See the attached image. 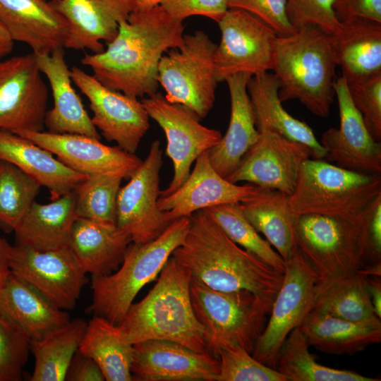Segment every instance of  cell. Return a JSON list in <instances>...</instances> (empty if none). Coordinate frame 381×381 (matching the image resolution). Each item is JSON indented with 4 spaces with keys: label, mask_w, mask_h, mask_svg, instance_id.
Returning <instances> with one entry per match:
<instances>
[{
    "label": "cell",
    "mask_w": 381,
    "mask_h": 381,
    "mask_svg": "<svg viewBox=\"0 0 381 381\" xmlns=\"http://www.w3.org/2000/svg\"><path fill=\"white\" fill-rule=\"evenodd\" d=\"M185 26L160 5L136 8L119 23L118 33L99 54H85L81 64L107 87L133 97L157 92L158 66L169 49L181 46Z\"/></svg>",
    "instance_id": "6da1fadb"
},
{
    "label": "cell",
    "mask_w": 381,
    "mask_h": 381,
    "mask_svg": "<svg viewBox=\"0 0 381 381\" xmlns=\"http://www.w3.org/2000/svg\"><path fill=\"white\" fill-rule=\"evenodd\" d=\"M190 217L186 235L171 256L192 279L218 291H249L271 308L283 273L232 241L202 210Z\"/></svg>",
    "instance_id": "7a4b0ae2"
},
{
    "label": "cell",
    "mask_w": 381,
    "mask_h": 381,
    "mask_svg": "<svg viewBox=\"0 0 381 381\" xmlns=\"http://www.w3.org/2000/svg\"><path fill=\"white\" fill-rule=\"evenodd\" d=\"M190 282L189 272L171 255L152 289L131 304L119 325L127 340L133 345L167 340L207 352L204 330L191 303Z\"/></svg>",
    "instance_id": "3957f363"
},
{
    "label": "cell",
    "mask_w": 381,
    "mask_h": 381,
    "mask_svg": "<svg viewBox=\"0 0 381 381\" xmlns=\"http://www.w3.org/2000/svg\"><path fill=\"white\" fill-rule=\"evenodd\" d=\"M336 66L330 35L318 27L276 38L272 71L282 102L298 99L313 114L327 117L335 97Z\"/></svg>",
    "instance_id": "277c9868"
},
{
    "label": "cell",
    "mask_w": 381,
    "mask_h": 381,
    "mask_svg": "<svg viewBox=\"0 0 381 381\" xmlns=\"http://www.w3.org/2000/svg\"><path fill=\"white\" fill-rule=\"evenodd\" d=\"M190 224V217H183L172 222L152 241L132 242L116 271L92 276V298L88 312L119 325L138 292L159 274L174 250L181 244Z\"/></svg>",
    "instance_id": "5b68a950"
},
{
    "label": "cell",
    "mask_w": 381,
    "mask_h": 381,
    "mask_svg": "<svg viewBox=\"0 0 381 381\" xmlns=\"http://www.w3.org/2000/svg\"><path fill=\"white\" fill-rule=\"evenodd\" d=\"M190 294L207 353L218 358L220 349L232 346L252 354L270 313L268 306L249 291H218L192 278Z\"/></svg>",
    "instance_id": "8992f818"
},
{
    "label": "cell",
    "mask_w": 381,
    "mask_h": 381,
    "mask_svg": "<svg viewBox=\"0 0 381 381\" xmlns=\"http://www.w3.org/2000/svg\"><path fill=\"white\" fill-rule=\"evenodd\" d=\"M380 194V174L351 171L309 158L301 166L289 203L297 216L353 217Z\"/></svg>",
    "instance_id": "52a82bcc"
},
{
    "label": "cell",
    "mask_w": 381,
    "mask_h": 381,
    "mask_svg": "<svg viewBox=\"0 0 381 381\" xmlns=\"http://www.w3.org/2000/svg\"><path fill=\"white\" fill-rule=\"evenodd\" d=\"M363 214V210L353 217H297L296 245L318 281L357 273L367 265Z\"/></svg>",
    "instance_id": "ba28073f"
},
{
    "label": "cell",
    "mask_w": 381,
    "mask_h": 381,
    "mask_svg": "<svg viewBox=\"0 0 381 381\" xmlns=\"http://www.w3.org/2000/svg\"><path fill=\"white\" fill-rule=\"evenodd\" d=\"M216 47L207 34L196 30L184 35L181 46L168 50L158 66L157 81L166 99L185 106L200 119L208 114L215 101Z\"/></svg>",
    "instance_id": "9c48e42d"
},
{
    "label": "cell",
    "mask_w": 381,
    "mask_h": 381,
    "mask_svg": "<svg viewBox=\"0 0 381 381\" xmlns=\"http://www.w3.org/2000/svg\"><path fill=\"white\" fill-rule=\"evenodd\" d=\"M318 282L313 269L296 246L285 261L282 283L272 303L270 319L251 354L256 360L274 368L284 341L313 308Z\"/></svg>",
    "instance_id": "30bf717a"
},
{
    "label": "cell",
    "mask_w": 381,
    "mask_h": 381,
    "mask_svg": "<svg viewBox=\"0 0 381 381\" xmlns=\"http://www.w3.org/2000/svg\"><path fill=\"white\" fill-rule=\"evenodd\" d=\"M217 24L221 31L214 54L217 83L238 73L253 76L272 70L277 35L269 25L235 8H229Z\"/></svg>",
    "instance_id": "8fae6325"
},
{
    "label": "cell",
    "mask_w": 381,
    "mask_h": 381,
    "mask_svg": "<svg viewBox=\"0 0 381 381\" xmlns=\"http://www.w3.org/2000/svg\"><path fill=\"white\" fill-rule=\"evenodd\" d=\"M140 100L149 117L163 130L167 139L166 155L173 163L172 179L167 188L160 191L159 196H165L184 183L196 159L215 146L222 135L218 130L202 125L201 119L193 111L169 102L160 92Z\"/></svg>",
    "instance_id": "7c38bea8"
},
{
    "label": "cell",
    "mask_w": 381,
    "mask_h": 381,
    "mask_svg": "<svg viewBox=\"0 0 381 381\" xmlns=\"http://www.w3.org/2000/svg\"><path fill=\"white\" fill-rule=\"evenodd\" d=\"M11 272L45 297L56 307L73 310L87 282L68 247L38 250L16 244L10 255Z\"/></svg>",
    "instance_id": "4fadbf2b"
},
{
    "label": "cell",
    "mask_w": 381,
    "mask_h": 381,
    "mask_svg": "<svg viewBox=\"0 0 381 381\" xmlns=\"http://www.w3.org/2000/svg\"><path fill=\"white\" fill-rule=\"evenodd\" d=\"M162 164L160 142L155 140L145 159L119 189L116 224L131 237L133 243L152 241L171 224L157 206Z\"/></svg>",
    "instance_id": "5bb4252c"
},
{
    "label": "cell",
    "mask_w": 381,
    "mask_h": 381,
    "mask_svg": "<svg viewBox=\"0 0 381 381\" xmlns=\"http://www.w3.org/2000/svg\"><path fill=\"white\" fill-rule=\"evenodd\" d=\"M70 75L89 100L92 122L102 136L135 154L150 127V117L141 100L107 87L76 66L71 68Z\"/></svg>",
    "instance_id": "9a60e30c"
},
{
    "label": "cell",
    "mask_w": 381,
    "mask_h": 381,
    "mask_svg": "<svg viewBox=\"0 0 381 381\" xmlns=\"http://www.w3.org/2000/svg\"><path fill=\"white\" fill-rule=\"evenodd\" d=\"M48 98L33 52L0 60V130L43 131Z\"/></svg>",
    "instance_id": "2e32d148"
},
{
    "label": "cell",
    "mask_w": 381,
    "mask_h": 381,
    "mask_svg": "<svg viewBox=\"0 0 381 381\" xmlns=\"http://www.w3.org/2000/svg\"><path fill=\"white\" fill-rule=\"evenodd\" d=\"M310 157V150L306 145L264 130L259 132L257 141L226 179L234 183L246 181L291 195L303 163Z\"/></svg>",
    "instance_id": "e0dca14e"
},
{
    "label": "cell",
    "mask_w": 381,
    "mask_h": 381,
    "mask_svg": "<svg viewBox=\"0 0 381 381\" xmlns=\"http://www.w3.org/2000/svg\"><path fill=\"white\" fill-rule=\"evenodd\" d=\"M339 111V128L323 133L320 144L325 158L339 167L365 174L381 173V146L368 131L354 106L346 79L336 78L334 84Z\"/></svg>",
    "instance_id": "ac0fdd59"
},
{
    "label": "cell",
    "mask_w": 381,
    "mask_h": 381,
    "mask_svg": "<svg viewBox=\"0 0 381 381\" xmlns=\"http://www.w3.org/2000/svg\"><path fill=\"white\" fill-rule=\"evenodd\" d=\"M48 150L70 169L85 175L108 174L128 179L142 161L119 146L85 135L49 131L14 132Z\"/></svg>",
    "instance_id": "d6986e66"
},
{
    "label": "cell",
    "mask_w": 381,
    "mask_h": 381,
    "mask_svg": "<svg viewBox=\"0 0 381 381\" xmlns=\"http://www.w3.org/2000/svg\"><path fill=\"white\" fill-rule=\"evenodd\" d=\"M219 359L167 340H147L133 344L131 371L133 380L217 381Z\"/></svg>",
    "instance_id": "ffe728a7"
},
{
    "label": "cell",
    "mask_w": 381,
    "mask_h": 381,
    "mask_svg": "<svg viewBox=\"0 0 381 381\" xmlns=\"http://www.w3.org/2000/svg\"><path fill=\"white\" fill-rule=\"evenodd\" d=\"M49 4L66 20L68 31L64 48L104 50L118 33L119 23L137 8L133 0H51Z\"/></svg>",
    "instance_id": "44dd1931"
},
{
    "label": "cell",
    "mask_w": 381,
    "mask_h": 381,
    "mask_svg": "<svg viewBox=\"0 0 381 381\" xmlns=\"http://www.w3.org/2000/svg\"><path fill=\"white\" fill-rule=\"evenodd\" d=\"M256 187L249 183L238 185L219 175L210 163L208 151H205L196 159L184 183L171 193L159 196L157 206L171 223L208 207L241 202L253 194Z\"/></svg>",
    "instance_id": "7402d4cb"
},
{
    "label": "cell",
    "mask_w": 381,
    "mask_h": 381,
    "mask_svg": "<svg viewBox=\"0 0 381 381\" xmlns=\"http://www.w3.org/2000/svg\"><path fill=\"white\" fill-rule=\"evenodd\" d=\"M0 21L11 39L28 44L35 54L64 47L66 20L45 0H0Z\"/></svg>",
    "instance_id": "603a6c76"
},
{
    "label": "cell",
    "mask_w": 381,
    "mask_h": 381,
    "mask_svg": "<svg viewBox=\"0 0 381 381\" xmlns=\"http://www.w3.org/2000/svg\"><path fill=\"white\" fill-rule=\"evenodd\" d=\"M41 73L47 78L54 104L45 114L44 126L55 133L85 135L100 140V135L71 83L64 47L49 54H35Z\"/></svg>",
    "instance_id": "cb8c5ba5"
},
{
    "label": "cell",
    "mask_w": 381,
    "mask_h": 381,
    "mask_svg": "<svg viewBox=\"0 0 381 381\" xmlns=\"http://www.w3.org/2000/svg\"><path fill=\"white\" fill-rule=\"evenodd\" d=\"M250 77L249 74L238 73L225 80L231 102L229 123L224 135L208 150L211 164L225 179L236 170L242 157L259 137L247 90Z\"/></svg>",
    "instance_id": "d4e9b609"
},
{
    "label": "cell",
    "mask_w": 381,
    "mask_h": 381,
    "mask_svg": "<svg viewBox=\"0 0 381 381\" xmlns=\"http://www.w3.org/2000/svg\"><path fill=\"white\" fill-rule=\"evenodd\" d=\"M0 160L13 164L47 188L52 200L73 191L87 176L70 169L48 150L8 131L0 130Z\"/></svg>",
    "instance_id": "484cf974"
},
{
    "label": "cell",
    "mask_w": 381,
    "mask_h": 381,
    "mask_svg": "<svg viewBox=\"0 0 381 381\" xmlns=\"http://www.w3.org/2000/svg\"><path fill=\"white\" fill-rule=\"evenodd\" d=\"M0 312L29 340L42 339L70 321L61 310L11 272L0 290Z\"/></svg>",
    "instance_id": "4316f807"
},
{
    "label": "cell",
    "mask_w": 381,
    "mask_h": 381,
    "mask_svg": "<svg viewBox=\"0 0 381 381\" xmlns=\"http://www.w3.org/2000/svg\"><path fill=\"white\" fill-rule=\"evenodd\" d=\"M279 82L268 71L251 76L247 83L258 132L270 130L309 147L313 159L325 157L326 151L311 128L286 111L279 97Z\"/></svg>",
    "instance_id": "83f0119b"
},
{
    "label": "cell",
    "mask_w": 381,
    "mask_h": 381,
    "mask_svg": "<svg viewBox=\"0 0 381 381\" xmlns=\"http://www.w3.org/2000/svg\"><path fill=\"white\" fill-rule=\"evenodd\" d=\"M131 243V237L116 225L77 218L68 247L86 273L102 276L119 267Z\"/></svg>",
    "instance_id": "f1b7e54d"
},
{
    "label": "cell",
    "mask_w": 381,
    "mask_h": 381,
    "mask_svg": "<svg viewBox=\"0 0 381 381\" xmlns=\"http://www.w3.org/2000/svg\"><path fill=\"white\" fill-rule=\"evenodd\" d=\"M341 22L340 31L330 35V42L346 83L381 72V23L360 18Z\"/></svg>",
    "instance_id": "f546056e"
},
{
    "label": "cell",
    "mask_w": 381,
    "mask_h": 381,
    "mask_svg": "<svg viewBox=\"0 0 381 381\" xmlns=\"http://www.w3.org/2000/svg\"><path fill=\"white\" fill-rule=\"evenodd\" d=\"M298 327L309 346L334 355L352 356L381 341L380 319L352 322L313 308Z\"/></svg>",
    "instance_id": "4dcf8cb0"
},
{
    "label": "cell",
    "mask_w": 381,
    "mask_h": 381,
    "mask_svg": "<svg viewBox=\"0 0 381 381\" xmlns=\"http://www.w3.org/2000/svg\"><path fill=\"white\" fill-rule=\"evenodd\" d=\"M77 218L73 191L47 204L35 201L14 230L16 244L38 250L68 247Z\"/></svg>",
    "instance_id": "1f68e13d"
},
{
    "label": "cell",
    "mask_w": 381,
    "mask_h": 381,
    "mask_svg": "<svg viewBox=\"0 0 381 381\" xmlns=\"http://www.w3.org/2000/svg\"><path fill=\"white\" fill-rule=\"evenodd\" d=\"M289 198L282 192L257 186L253 194L240 202L246 217L284 261L296 246L295 224L298 216L291 207Z\"/></svg>",
    "instance_id": "d6a6232c"
},
{
    "label": "cell",
    "mask_w": 381,
    "mask_h": 381,
    "mask_svg": "<svg viewBox=\"0 0 381 381\" xmlns=\"http://www.w3.org/2000/svg\"><path fill=\"white\" fill-rule=\"evenodd\" d=\"M78 351L91 358L104 380L131 381L133 345L120 329L106 318L94 315L87 322Z\"/></svg>",
    "instance_id": "836d02e7"
},
{
    "label": "cell",
    "mask_w": 381,
    "mask_h": 381,
    "mask_svg": "<svg viewBox=\"0 0 381 381\" xmlns=\"http://www.w3.org/2000/svg\"><path fill=\"white\" fill-rule=\"evenodd\" d=\"M87 324L81 318L70 320L42 339L30 341L35 358L30 380H66L71 362L79 349Z\"/></svg>",
    "instance_id": "e575fe53"
},
{
    "label": "cell",
    "mask_w": 381,
    "mask_h": 381,
    "mask_svg": "<svg viewBox=\"0 0 381 381\" xmlns=\"http://www.w3.org/2000/svg\"><path fill=\"white\" fill-rule=\"evenodd\" d=\"M313 308L352 322L380 319L373 310L364 277L359 273L318 281Z\"/></svg>",
    "instance_id": "d590c367"
},
{
    "label": "cell",
    "mask_w": 381,
    "mask_h": 381,
    "mask_svg": "<svg viewBox=\"0 0 381 381\" xmlns=\"http://www.w3.org/2000/svg\"><path fill=\"white\" fill-rule=\"evenodd\" d=\"M299 327L291 332L277 354L274 368L289 381H378L356 372L320 364L308 350Z\"/></svg>",
    "instance_id": "8d00e7d4"
},
{
    "label": "cell",
    "mask_w": 381,
    "mask_h": 381,
    "mask_svg": "<svg viewBox=\"0 0 381 381\" xmlns=\"http://www.w3.org/2000/svg\"><path fill=\"white\" fill-rule=\"evenodd\" d=\"M202 210L216 222L232 241L284 273L285 261L248 220L240 202L222 204Z\"/></svg>",
    "instance_id": "74e56055"
},
{
    "label": "cell",
    "mask_w": 381,
    "mask_h": 381,
    "mask_svg": "<svg viewBox=\"0 0 381 381\" xmlns=\"http://www.w3.org/2000/svg\"><path fill=\"white\" fill-rule=\"evenodd\" d=\"M123 179L114 175H87L73 190L77 217L116 225L117 197Z\"/></svg>",
    "instance_id": "f35d334b"
},
{
    "label": "cell",
    "mask_w": 381,
    "mask_h": 381,
    "mask_svg": "<svg viewBox=\"0 0 381 381\" xmlns=\"http://www.w3.org/2000/svg\"><path fill=\"white\" fill-rule=\"evenodd\" d=\"M41 186L13 164L0 160V228L14 231Z\"/></svg>",
    "instance_id": "ab89813d"
},
{
    "label": "cell",
    "mask_w": 381,
    "mask_h": 381,
    "mask_svg": "<svg viewBox=\"0 0 381 381\" xmlns=\"http://www.w3.org/2000/svg\"><path fill=\"white\" fill-rule=\"evenodd\" d=\"M217 381H289L275 368L256 360L244 349L225 346L218 353Z\"/></svg>",
    "instance_id": "60d3db41"
},
{
    "label": "cell",
    "mask_w": 381,
    "mask_h": 381,
    "mask_svg": "<svg viewBox=\"0 0 381 381\" xmlns=\"http://www.w3.org/2000/svg\"><path fill=\"white\" fill-rule=\"evenodd\" d=\"M30 351V340L0 312V381L21 380Z\"/></svg>",
    "instance_id": "b9f144b4"
},
{
    "label": "cell",
    "mask_w": 381,
    "mask_h": 381,
    "mask_svg": "<svg viewBox=\"0 0 381 381\" xmlns=\"http://www.w3.org/2000/svg\"><path fill=\"white\" fill-rule=\"evenodd\" d=\"M337 0H286L289 20L297 30L305 26H315L329 35L339 32L342 22L334 4Z\"/></svg>",
    "instance_id": "7bdbcfd3"
},
{
    "label": "cell",
    "mask_w": 381,
    "mask_h": 381,
    "mask_svg": "<svg viewBox=\"0 0 381 381\" xmlns=\"http://www.w3.org/2000/svg\"><path fill=\"white\" fill-rule=\"evenodd\" d=\"M351 100L365 126L377 142L381 140V72L347 83Z\"/></svg>",
    "instance_id": "ee69618b"
},
{
    "label": "cell",
    "mask_w": 381,
    "mask_h": 381,
    "mask_svg": "<svg viewBox=\"0 0 381 381\" xmlns=\"http://www.w3.org/2000/svg\"><path fill=\"white\" fill-rule=\"evenodd\" d=\"M229 8L246 11L269 25L277 36L289 35L297 30L290 23L286 0H229Z\"/></svg>",
    "instance_id": "f6af8a7d"
},
{
    "label": "cell",
    "mask_w": 381,
    "mask_h": 381,
    "mask_svg": "<svg viewBox=\"0 0 381 381\" xmlns=\"http://www.w3.org/2000/svg\"><path fill=\"white\" fill-rule=\"evenodd\" d=\"M229 0H161L159 5L172 18L183 21L200 16L217 23L228 10Z\"/></svg>",
    "instance_id": "bcb514c9"
},
{
    "label": "cell",
    "mask_w": 381,
    "mask_h": 381,
    "mask_svg": "<svg viewBox=\"0 0 381 381\" xmlns=\"http://www.w3.org/2000/svg\"><path fill=\"white\" fill-rule=\"evenodd\" d=\"M363 214L367 262L369 264L381 262V194L366 205Z\"/></svg>",
    "instance_id": "7dc6e473"
},
{
    "label": "cell",
    "mask_w": 381,
    "mask_h": 381,
    "mask_svg": "<svg viewBox=\"0 0 381 381\" xmlns=\"http://www.w3.org/2000/svg\"><path fill=\"white\" fill-rule=\"evenodd\" d=\"M334 9L341 21L360 18L381 23V0H337Z\"/></svg>",
    "instance_id": "c3c4849f"
},
{
    "label": "cell",
    "mask_w": 381,
    "mask_h": 381,
    "mask_svg": "<svg viewBox=\"0 0 381 381\" xmlns=\"http://www.w3.org/2000/svg\"><path fill=\"white\" fill-rule=\"evenodd\" d=\"M66 380L103 381L104 377L97 364L78 350L69 365Z\"/></svg>",
    "instance_id": "681fc988"
},
{
    "label": "cell",
    "mask_w": 381,
    "mask_h": 381,
    "mask_svg": "<svg viewBox=\"0 0 381 381\" xmlns=\"http://www.w3.org/2000/svg\"><path fill=\"white\" fill-rule=\"evenodd\" d=\"M364 277V276H363ZM365 286L375 315L381 318L380 277H364Z\"/></svg>",
    "instance_id": "f907efd6"
},
{
    "label": "cell",
    "mask_w": 381,
    "mask_h": 381,
    "mask_svg": "<svg viewBox=\"0 0 381 381\" xmlns=\"http://www.w3.org/2000/svg\"><path fill=\"white\" fill-rule=\"evenodd\" d=\"M11 247L12 246L0 236V290L11 274L10 255Z\"/></svg>",
    "instance_id": "816d5d0a"
},
{
    "label": "cell",
    "mask_w": 381,
    "mask_h": 381,
    "mask_svg": "<svg viewBox=\"0 0 381 381\" xmlns=\"http://www.w3.org/2000/svg\"><path fill=\"white\" fill-rule=\"evenodd\" d=\"M14 41L0 21V60L11 53Z\"/></svg>",
    "instance_id": "f5cc1de1"
},
{
    "label": "cell",
    "mask_w": 381,
    "mask_h": 381,
    "mask_svg": "<svg viewBox=\"0 0 381 381\" xmlns=\"http://www.w3.org/2000/svg\"><path fill=\"white\" fill-rule=\"evenodd\" d=\"M137 8L147 9L159 5L161 0H133Z\"/></svg>",
    "instance_id": "db71d44e"
}]
</instances>
